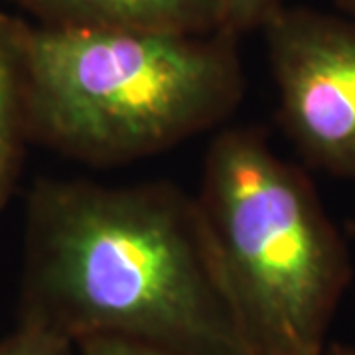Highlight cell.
<instances>
[{"label": "cell", "mask_w": 355, "mask_h": 355, "mask_svg": "<svg viewBox=\"0 0 355 355\" xmlns=\"http://www.w3.org/2000/svg\"><path fill=\"white\" fill-rule=\"evenodd\" d=\"M24 229L20 324L253 355L198 198L164 182L38 180Z\"/></svg>", "instance_id": "obj_1"}, {"label": "cell", "mask_w": 355, "mask_h": 355, "mask_svg": "<svg viewBox=\"0 0 355 355\" xmlns=\"http://www.w3.org/2000/svg\"><path fill=\"white\" fill-rule=\"evenodd\" d=\"M227 38L158 30H26L30 140L93 166L127 164L221 125L245 81Z\"/></svg>", "instance_id": "obj_2"}, {"label": "cell", "mask_w": 355, "mask_h": 355, "mask_svg": "<svg viewBox=\"0 0 355 355\" xmlns=\"http://www.w3.org/2000/svg\"><path fill=\"white\" fill-rule=\"evenodd\" d=\"M253 355H322L349 259L310 180L253 127L211 140L198 196Z\"/></svg>", "instance_id": "obj_3"}, {"label": "cell", "mask_w": 355, "mask_h": 355, "mask_svg": "<svg viewBox=\"0 0 355 355\" xmlns=\"http://www.w3.org/2000/svg\"><path fill=\"white\" fill-rule=\"evenodd\" d=\"M265 24L288 137L316 168L355 178V22L272 10Z\"/></svg>", "instance_id": "obj_4"}, {"label": "cell", "mask_w": 355, "mask_h": 355, "mask_svg": "<svg viewBox=\"0 0 355 355\" xmlns=\"http://www.w3.org/2000/svg\"><path fill=\"white\" fill-rule=\"evenodd\" d=\"M42 26L205 34L221 28V0H22Z\"/></svg>", "instance_id": "obj_5"}, {"label": "cell", "mask_w": 355, "mask_h": 355, "mask_svg": "<svg viewBox=\"0 0 355 355\" xmlns=\"http://www.w3.org/2000/svg\"><path fill=\"white\" fill-rule=\"evenodd\" d=\"M26 30L0 14V211L18 184L30 140Z\"/></svg>", "instance_id": "obj_6"}, {"label": "cell", "mask_w": 355, "mask_h": 355, "mask_svg": "<svg viewBox=\"0 0 355 355\" xmlns=\"http://www.w3.org/2000/svg\"><path fill=\"white\" fill-rule=\"evenodd\" d=\"M0 355H79L77 343L42 330L30 324H18V328L0 340Z\"/></svg>", "instance_id": "obj_7"}, {"label": "cell", "mask_w": 355, "mask_h": 355, "mask_svg": "<svg viewBox=\"0 0 355 355\" xmlns=\"http://www.w3.org/2000/svg\"><path fill=\"white\" fill-rule=\"evenodd\" d=\"M79 355H186L162 345L119 336H91L77 342Z\"/></svg>", "instance_id": "obj_8"}, {"label": "cell", "mask_w": 355, "mask_h": 355, "mask_svg": "<svg viewBox=\"0 0 355 355\" xmlns=\"http://www.w3.org/2000/svg\"><path fill=\"white\" fill-rule=\"evenodd\" d=\"M272 0H221V30L239 32L265 22L272 12Z\"/></svg>", "instance_id": "obj_9"}, {"label": "cell", "mask_w": 355, "mask_h": 355, "mask_svg": "<svg viewBox=\"0 0 355 355\" xmlns=\"http://www.w3.org/2000/svg\"><path fill=\"white\" fill-rule=\"evenodd\" d=\"M338 4L342 6V10L355 16V0H338Z\"/></svg>", "instance_id": "obj_10"}, {"label": "cell", "mask_w": 355, "mask_h": 355, "mask_svg": "<svg viewBox=\"0 0 355 355\" xmlns=\"http://www.w3.org/2000/svg\"><path fill=\"white\" fill-rule=\"evenodd\" d=\"M331 355H355V347H343V345H338V347H334Z\"/></svg>", "instance_id": "obj_11"}]
</instances>
